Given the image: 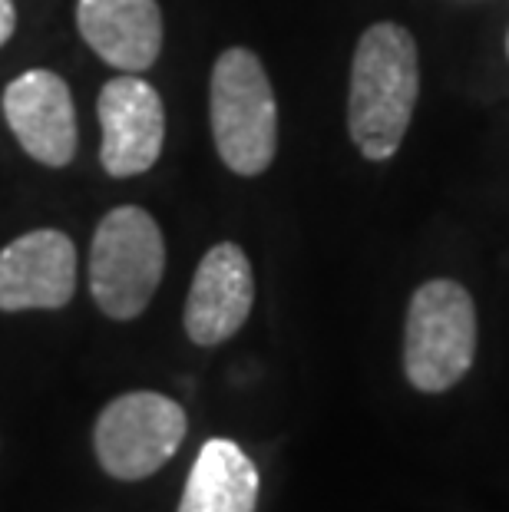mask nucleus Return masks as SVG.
Returning <instances> with one entry per match:
<instances>
[{
    "mask_svg": "<svg viewBox=\"0 0 509 512\" xmlns=\"http://www.w3.org/2000/svg\"><path fill=\"white\" fill-rule=\"evenodd\" d=\"M420 96V53L407 27L371 24L351 60L348 129L364 159L384 162L404 143Z\"/></svg>",
    "mask_w": 509,
    "mask_h": 512,
    "instance_id": "obj_1",
    "label": "nucleus"
},
{
    "mask_svg": "<svg viewBox=\"0 0 509 512\" xmlns=\"http://www.w3.org/2000/svg\"><path fill=\"white\" fill-rule=\"evenodd\" d=\"M212 139L235 176H262L278 152V103L272 80L248 47L215 60L209 86Z\"/></svg>",
    "mask_w": 509,
    "mask_h": 512,
    "instance_id": "obj_2",
    "label": "nucleus"
},
{
    "mask_svg": "<svg viewBox=\"0 0 509 512\" xmlns=\"http://www.w3.org/2000/svg\"><path fill=\"white\" fill-rule=\"evenodd\" d=\"M476 357V308L453 278H433L410 298L404 374L420 394H443L470 374Z\"/></svg>",
    "mask_w": 509,
    "mask_h": 512,
    "instance_id": "obj_3",
    "label": "nucleus"
},
{
    "mask_svg": "<svg viewBox=\"0 0 509 512\" xmlns=\"http://www.w3.org/2000/svg\"><path fill=\"white\" fill-rule=\"evenodd\" d=\"M166 271V242L156 219L139 205H119L96 225L90 248V291L106 318H139Z\"/></svg>",
    "mask_w": 509,
    "mask_h": 512,
    "instance_id": "obj_4",
    "label": "nucleus"
},
{
    "mask_svg": "<svg viewBox=\"0 0 509 512\" xmlns=\"http://www.w3.org/2000/svg\"><path fill=\"white\" fill-rule=\"evenodd\" d=\"M186 440V410L166 394L153 390H133L110 400L96 417L93 446L96 460L113 479L153 476Z\"/></svg>",
    "mask_w": 509,
    "mask_h": 512,
    "instance_id": "obj_5",
    "label": "nucleus"
},
{
    "mask_svg": "<svg viewBox=\"0 0 509 512\" xmlns=\"http://www.w3.org/2000/svg\"><path fill=\"white\" fill-rule=\"evenodd\" d=\"M103 126L100 162L113 179L143 176L156 166L166 139V110L159 93L139 76H116L96 103Z\"/></svg>",
    "mask_w": 509,
    "mask_h": 512,
    "instance_id": "obj_6",
    "label": "nucleus"
},
{
    "mask_svg": "<svg viewBox=\"0 0 509 512\" xmlns=\"http://www.w3.org/2000/svg\"><path fill=\"white\" fill-rule=\"evenodd\" d=\"M77 291V248L57 228H37L0 252V311H57Z\"/></svg>",
    "mask_w": 509,
    "mask_h": 512,
    "instance_id": "obj_7",
    "label": "nucleus"
},
{
    "mask_svg": "<svg viewBox=\"0 0 509 512\" xmlns=\"http://www.w3.org/2000/svg\"><path fill=\"white\" fill-rule=\"evenodd\" d=\"M4 116L27 156L63 169L77 156V113L63 76L27 70L4 90Z\"/></svg>",
    "mask_w": 509,
    "mask_h": 512,
    "instance_id": "obj_8",
    "label": "nucleus"
},
{
    "mask_svg": "<svg viewBox=\"0 0 509 512\" xmlns=\"http://www.w3.org/2000/svg\"><path fill=\"white\" fill-rule=\"evenodd\" d=\"M255 304L252 261L235 242H219L199 261L186 301V334L199 347H219L242 331Z\"/></svg>",
    "mask_w": 509,
    "mask_h": 512,
    "instance_id": "obj_9",
    "label": "nucleus"
},
{
    "mask_svg": "<svg viewBox=\"0 0 509 512\" xmlns=\"http://www.w3.org/2000/svg\"><path fill=\"white\" fill-rule=\"evenodd\" d=\"M77 27L96 57L123 73H143L159 60L162 14L156 0H77Z\"/></svg>",
    "mask_w": 509,
    "mask_h": 512,
    "instance_id": "obj_10",
    "label": "nucleus"
},
{
    "mask_svg": "<svg viewBox=\"0 0 509 512\" xmlns=\"http://www.w3.org/2000/svg\"><path fill=\"white\" fill-rule=\"evenodd\" d=\"M258 486L262 479L242 446L215 437L202 446L192 463L176 512H255Z\"/></svg>",
    "mask_w": 509,
    "mask_h": 512,
    "instance_id": "obj_11",
    "label": "nucleus"
},
{
    "mask_svg": "<svg viewBox=\"0 0 509 512\" xmlns=\"http://www.w3.org/2000/svg\"><path fill=\"white\" fill-rule=\"evenodd\" d=\"M14 30H17V7H14V0H0V47L14 37Z\"/></svg>",
    "mask_w": 509,
    "mask_h": 512,
    "instance_id": "obj_12",
    "label": "nucleus"
},
{
    "mask_svg": "<svg viewBox=\"0 0 509 512\" xmlns=\"http://www.w3.org/2000/svg\"><path fill=\"white\" fill-rule=\"evenodd\" d=\"M506 57H509V34H506Z\"/></svg>",
    "mask_w": 509,
    "mask_h": 512,
    "instance_id": "obj_13",
    "label": "nucleus"
}]
</instances>
